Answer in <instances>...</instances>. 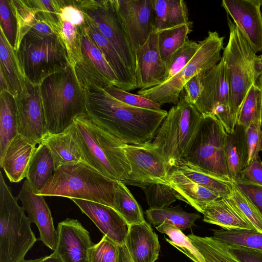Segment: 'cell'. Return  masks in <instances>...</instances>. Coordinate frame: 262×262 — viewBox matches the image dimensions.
<instances>
[{
  "label": "cell",
  "instance_id": "4fadbf2b",
  "mask_svg": "<svg viewBox=\"0 0 262 262\" xmlns=\"http://www.w3.org/2000/svg\"><path fill=\"white\" fill-rule=\"evenodd\" d=\"M150 143L143 145L125 143L123 145L131 168L128 176L123 181L125 185L142 189L154 183L168 185L167 180L172 168Z\"/></svg>",
  "mask_w": 262,
  "mask_h": 262
},
{
  "label": "cell",
  "instance_id": "f546056e",
  "mask_svg": "<svg viewBox=\"0 0 262 262\" xmlns=\"http://www.w3.org/2000/svg\"><path fill=\"white\" fill-rule=\"evenodd\" d=\"M81 60L88 67L105 77L111 84L119 88L118 79L103 53L90 37L84 24L80 27Z\"/></svg>",
  "mask_w": 262,
  "mask_h": 262
},
{
  "label": "cell",
  "instance_id": "836d02e7",
  "mask_svg": "<svg viewBox=\"0 0 262 262\" xmlns=\"http://www.w3.org/2000/svg\"><path fill=\"white\" fill-rule=\"evenodd\" d=\"M145 215L148 222L155 227L165 223L181 230L194 226L195 221L201 217L199 213L185 211L180 206L149 208L146 210Z\"/></svg>",
  "mask_w": 262,
  "mask_h": 262
},
{
  "label": "cell",
  "instance_id": "277c9868",
  "mask_svg": "<svg viewBox=\"0 0 262 262\" xmlns=\"http://www.w3.org/2000/svg\"><path fill=\"white\" fill-rule=\"evenodd\" d=\"M74 122L81 146L89 165L113 180L123 182L131 168L123 145L86 113Z\"/></svg>",
  "mask_w": 262,
  "mask_h": 262
},
{
  "label": "cell",
  "instance_id": "6f0895ef",
  "mask_svg": "<svg viewBox=\"0 0 262 262\" xmlns=\"http://www.w3.org/2000/svg\"><path fill=\"white\" fill-rule=\"evenodd\" d=\"M118 262H134L124 244L118 245Z\"/></svg>",
  "mask_w": 262,
  "mask_h": 262
},
{
  "label": "cell",
  "instance_id": "ee69618b",
  "mask_svg": "<svg viewBox=\"0 0 262 262\" xmlns=\"http://www.w3.org/2000/svg\"><path fill=\"white\" fill-rule=\"evenodd\" d=\"M143 189L149 208L168 207L177 199L172 189L166 184L154 183Z\"/></svg>",
  "mask_w": 262,
  "mask_h": 262
},
{
  "label": "cell",
  "instance_id": "8fae6325",
  "mask_svg": "<svg viewBox=\"0 0 262 262\" xmlns=\"http://www.w3.org/2000/svg\"><path fill=\"white\" fill-rule=\"evenodd\" d=\"M73 2L112 43L126 67L136 78V52L121 22L116 0H83Z\"/></svg>",
  "mask_w": 262,
  "mask_h": 262
},
{
  "label": "cell",
  "instance_id": "681fc988",
  "mask_svg": "<svg viewBox=\"0 0 262 262\" xmlns=\"http://www.w3.org/2000/svg\"><path fill=\"white\" fill-rule=\"evenodd\" d=\"M30 2L40 16L61 30L59 13L63 1L34 0Z\"/></svg>",
  "mask_w": 262,
  "mask_h": 262
},
{
  "label": "cell",
  "instance_id": "8992f818",
  "mask_svg": "<svg viewBox=\"0 0 262 262\" xmlns=\"http://www.w3.org/2000/svg\"><path fill=\"white\" fill-rule=\"evenodd\" d=\"M227 19L229 37L222 58L227 73L230 111L236 124L247 94L259 74L258 56L228 15Z\"/></svg>",
  "mask_w": 262,
  "mask_h": 262
},
{
  "label": "cell",
  "instance_id": "f6af8a7d",
  "mask_svg": "<svg viewBox=\"0 0 262 262\" xmlns=\"http://www.w3.org/2000/svg\"><path fill=\"white\" fill-rule=\"evenodd\" d=\"M61 32L72 64L81 58L80 27L67 20H60Z\"/></svg>",
  "mask_w": 262,
  "mask_h": 262
},
{
  "label": "cell",
  "instance_id": "91938a15",
  "mask_svg": "<svg viewBox=\"0 0 262 262\" xmlns=\"http://www.w3.org/2000/svg\"><path fill=\"white\" fill-rule=\"evenodd\" d=\"M0 82H1V91H5L10 93V89L8 84L7 80L2 71L0 69Z\"/></svg>",
  "mask_w": 262,
  "mask_h": 262
},
{
  "label": "cell",
  "instance_id": "f1b7e54d",
  "mask_svg": "<svg viewBox=\"0 0 262 262\" xmlns=\"http://www.w3.org/2000/svg\"><path fill=\"white\" fill-rule=\"evenodd\" d=\"M191 181L209 189L221 198L232 195L233 181L203 170L181 159L174 166Z\"/></svg>",
  "mask_w": 262,
  "mask_h": 262
},
{
  "label": "cell",
  "instance_id": "3957f363",
  "mask_svg": "<svg viewBox=\"0 0 262 262\" xmlns=\"http://www.w3.org/2000/svg\"><path fill=\"white\" fill-rule=\"evenodd\" d=\"M47 132L59 133L86 113V99L71 64L47 77L39 85Z\"/></svg>",
  "mask_w": 262,
  "mask_h": 262
},
{
  "label": "cell",
  "instance_id": "db71d44e",
  "mask_svg": "<svg viewBox=\"0 0 262 262\" xmlns=\"http://www.w3.org/2000/svg\"><path fill=\"white\" fill-rule=\"evenodd\" d=\"M201 74L189 79L185 84L182 90L184 93L182 96L187 103L192 105L197 102L202 91Z\"/></svg>",
  "mask_w": 262,
  "mask_h": 262
},
{
  "label": "cell",
  "instance_id": "d4e9b609",
  "mask_svg": "<svg viewBox=\"0 0 262 262\" xmlns=\"http://www.w3.org/2000/svg\"><path fill=\"white\" fill-rule=\"evenodd\" d=\"M203 221L226 230H255L232 199L221 198L203 209Z\"/></svg>",
  "mask_w": 262,
  "mask_h": 262
},
{
  "label": "cell",
  "instance_id": "9c48e42d",
  "mask_svg": "<svg viewBox=\"0 0 262 262\" xmlns=\"http://www.w3.org/2000/svg\"><path fill=\"white\" fill-rule=\"evenodd\" d=\"M224 39L216 31H208L207 36L198 42V50L192 58L179 73L156 86L139 90L138 95L161 105L176 104L185 84L189 79L210 71L221 61Z\"/></svg>",
  "mask_w": 262,
  "mask_h": 262
},
{
  "label": "cell",
  "instance_id": "03108f58",
  "mask_svg": "<svg viewBox=\"0 0 262 262\" xmlns=\"http://www.w3.org/2000/svg\"><path fill=\"white\" fill-rule=\"evenodd\" d=\"M260 10H261V13L262 15V0H260Z\"/></svg>",
  "mask_w": 262,
  "mask_h": 262
},
{
  "label": "cell",
  "instance_id": "d6986e66",
  "mask_svg": "<svg viewBox=\"0 0 262 262\" xmlns=\"http://www.w3.org/2000/svg\"><path fill=\"white\" fill-rule=\"evenodd\" d=\"M136 57L137 89H150L165 81L166 65L160 54L156 31H154L146 42L136 51Z\"/></svg>",
  "mask_w": 262,
  "mask_h": 262
},
{
  "label": "cell",
  "instance_id": "6da1fadb",
  "mask_svg": "<svg viewBox=\"0 0 262 262\" xmlns=\"http://www.w3.org/2000/svg\"><path fill=\"white\" fill-rule=\"evenodd\" d=\"M86 113L123 143L143 145L151 142L168 112L125 104L96 86L83 88Z\"/></svg>",
  "mask_w": 262,
  "mask_h": 262
},
{
  "label": "cell",
  "instance_id": "484cf974",
  "mask_svg": "<svg viewBox=\"0 0 262 262\" xmlns=\"http://www.w3.org/2000/svg\"><path fill=\"white\" fill-rule=\"evenodd\" d=\"M84 26L90 37L101 50L116 74L119 82L118 88L127 92L137 89L136 78L126 67L115 48L101 33L95 24L86 16Z\"/></svg>",
  "mask_w": 262,
  "mask_h": 262
},
{
  "label": "cell",
  "instance_id": "4dcf8cb0",
  "mask_svg": "<svg viewBox=\"0 0 262 262\" xmlns=\"http://www.w3.org/2000/svg\"><path fill=\"white\" fill-rule=\"evenodd\" d=\"M0 58V69L7 80L10 93L16 96L24 88L26 80L20 70L14 49L9 43L1 29Z\"/></svg>",
  "mask_w": 262,
  "mask_h": 262
},
{
  "label": "cell",
  "instance_id": "680465c9",
  "mask_svg": "<svg viewBox=\"0 0 262 262\" xmlns=\"http://www.w3.org/2000/svg\"><path fill=\"white\" fill-rule=\"evenodd\" d=\"M256 83L259 90V102L260 107V124L262 128V70L260 71Z\"/></svg>",
  "mask_w": 262,
  "mask_h": 262
},
{
  "label": "cell",
  "instance_id": "f5cc1de1",
  "mask_svg": "<svg viewBox=\"0 0 262 262\" xmlns=\"http://www.w3.org/2000/svg\"><path fill=\"white\" fill-rule=\"evenodd\" d=\"M59 18L61 21H69L77 27H81L85 23L84 15L73 4V1H63L60 10Z\"/></svg>",
  "mask_w": 262,
  "mask_h": 262
},
{
  "label": "cell",
  "instance_id": "5bb4252c",
  "mask_svg": "<svg viewBox=\"0 0 262 262\" xmlns=\"http://www.w3.org/2000/svg\"><path fill=\"white\" fill-rule=\"evenodd\" d=\"M14 97L18 134L40 143L47 130L39 85L26 81L23 90Z\"/></svg>",
  "mask_w": 262,
  "mask_h": 262
},
{
  "label": "cell",
  "instance_id": "5b68a950",
  "mask_svg": "<svg viewBox=\"0 0 262 262\" xmlns=\"http://www.w3.org/2000/svg\"><path fill=\"white\" fill-rule=\"evenodd\" d=\"M15 51L25 79L34 85H39L72 64L61 34L43 35L30 30Z\"/></svg>",
  "mask_w": 262,
  "mask_h": 262
},
{
  "label": "cell",
  "instance_id": "e575fe53",
  "mask_svg": "<svg viewBox=\"0 0 262 262\" xmlns=\"http://www.w3.org/2000/svg\"><path fill=\"white\" fill-rule=\"evenodd\" d=\"M192 27V23L189 21L187 24L157 32L160 54L165 63L188 39Z\"/></svg>",
  "mask_w": 262,
  "mask_h": 262
},
{
  "label": "cell",
  "instance_id": "f907efd6",
  "mask_svg": "<svg viewBox=\"0 0 262 262\" xmlns=\"http://www.w3.org/2000/svg\"><path fill=\"white\" fill-rule=\"evenodd\" d=\"M246 135L248 148V165L255 157L259 156L260 151L261 127L260 122L251 123L246 128Z\"/></svg>",
  "mask_w": 262,
  "mask_h": 262
},
{
  "label": "cell",
  "instance_id": "ac0fdd59",
  "mask_svg": "<svg viewBox=\"0 0 262 262\" xmlns=\"http://www.w3.org/2000/svg\"><path fill=\"white\" fill-rule=\"evenodd\" d=\"M222 6L255 52H261L260 0H223Z\"/></svg>",
  "mask_w": 262,
  "mask_h": 262
},
{
  "label": "cell",
  "instance_id": "2e32d148",
  "mask_svg": "<svg viewBox=\"0 0 262 262\" xmlns=\"http://www.w3.org/2000/svg\"><path fill=\"white\" fill-rule=\"evenodd\" d=\"M37 192L26 179L16 198L27 211L30 222L37 227L39 239L54 251L57 244V231L54 227L51 212L44 196L36 193Z\"/></svg>",
  "mask_w": 262,
  "mask_h": 262
},
{
  "label": "cell",
  "instance_id": "f35d334b",
  "mask_svg": "<svg viewBox=\"0 0 262 262\" xmlns=\"http://www.w3.org/2000/svg\"><path fill=\"white\" fill-rule=\"evenodd\" d=\"M160 232L167 235L166 241L181 251L193 262H205L198 249L193 245L189 238L179 228L165 223L155 227Z\"/></svg>",
  "mask_w": 262,
  "mask_h": 262
},
{
  "label": "cell",
  "instance_id": "7c38bea8",
  "mask_svg": "<svg viewBox=\"0 0 262 262\" xmlns=\"http://www.w3.org/2000/svg\"><path fill=\"white\" fill-rule=\"evenodd\" d=\"M201 81L202 91L193 106L202 115H211L216 117L227 133L232 132L236 122L230 111L229 86L222 58L213 68L201 74Z\"/></svg>",
  "mask_w": 262,
  "mask_h": 262
},
{
  "label": "cell",
  "instance_id": "ba28073f",
  "mask_svg": "<svg viewBox=\"0 0 262 262\" xmlns=\"http://www.w3.org/2000/svg\"><path fill=\"white\" fill-rule=\"evenodd\" d=\"M202 114L180 96L150 142L151 146L171 168L182 159L198 130Z\"/></svg>",
  "mask_w": 262,
  "mask_h": 262
},
{
  "label": "cell",
  "instance_id": "7dc6e473",
  "mask_svg": "<svg viewBox=\"0 0 262 262\" xmlns=\"http://www.w3.org/2000/svg\"><path fill=\"white\" fill-rule=\"evenodd\" d=\"M107 93L128 105L140 108L161 109V105L154 101L110 84L103 89Z\"/></svg>",
  "mask_w": 262,
  "mask_h": 262
},
{
  "label": "cell",
  "instance_id": "7a4b0ae2",
  "mask_svg": "<svg viewBox=\"0 0 262 262\" xmlns=\"http://www.w3.org/2000/svg\"><path fill=\"white\" fill-rule=\"evenodd\" d=\"M118 182L105 177L86 163L67 164L56 168L37 194L89 201L117 210Z\"/></svg>",
  "mask_w": 262,
  "mask_h": 262
},
{
  "label": "cell",
  "instance_id": "cb8c5ba5",
  "mask_svg": "<svg viewBox=\"0 0 262 262\" xmlns=\"http://www.w3.org/2000/svg\"><path fill=\"white\" fill-rule=\"evenodd\" d=\"M167 182L177 199L186 202L201 213L207 204L221 198L190 180L176 167L170 171Z\"/></svg>",
  "mask_w": 262,
  "mask_h": 262
},
{
  "label": "cell",
  "instance_id": "ffe728a7",
  "mask_svg": "<svg viewBox=\"0 0 262 262\" xmlns=\"http://www.w3.org/2000/svg\"><path fill=\"white\" fill-rule=\"evenodd\" d=\"M81 212L87 215L101 232L117 245L125 243L129 226L112 207L89 201L72 199Z\"/></svg>",
  "mask_w": 262,
  "mask_h": 262
},
{
  "label": "cell",
  "instance_id": "1f68e13d",
  "mask_svg": "<svg viewBox=\"0 0 262 262\" xmlns=\"http://www.w3.org/2000/svg\"><path fill=\"white\" fill-rule=\"evenodd\" d=\"M18 134L15 97L10 93H0V159Z\"/></svg>",
  "mask_w": 262,
  "mask_h": 262
},
{
  "label": "cell",
  "instance_id": "e7e4bbea",
  "mask_svg": "<svg viewBox=\"0 0 262 262\" xmlns=\"http://www.w3.org/2000/svg\"><path fill=\"white\" fill-rule=\"evenodd\" d=\"M260 151H262V128H261V143H260Z\"/></svg>",
  "mask_w": 262,
  "mask_h": 262
},
{
  "label": "cell",
  "instance_id": "9a60e30c",
  "mask_svg": "<svg viewBox=\"0 0 262 262\" xmlns=\"http://www.w3.org/2000/svg\"><path fill=\"white\" fill-rule=\"evenodd\" d=\"M117 9L129 42L137 51L155 31L152 0H116Z\"/></svg>",
  "mask_w": 262,
  "mask_h": 262
},
{
  "label": "cell",
  "instance_id": "816d5d0a",
  "mask_svg": "<svg viewBox=\"0 0 262 262\" xmlns=\"http://www.w3.org/2000/svg\"><path fill=\"white\" fill-rule=\"evenodd\" d=\"M238 180L262 186V162L259 156L255 157L240 173Z\"/></svg>",
  "mask_w": 262,
  "mask_h": 262
},
{
  "label": "cell",
  "instance_id": "9f6ffc18",
  "mask_svg": "<svg viewBox=\"0 0 262 262\" xmlns=\"http://www.w3.org/2000/svg\"><path fill=\"white\" fill-rule=\"evenodd\" d=\"M229 249L241 262H262V251L244 247Z\"/></svg>",
  "mask_w": 262,
  "mask_h": 262
},
{
  "label": "cell",
  "instance_id": "d590c367",
  "mask_svg": "<svg viewBox=\"0 0 262 262\" xmlns=\"http://www.w3.org/2000/svg\"><path fill=\"white\" fill-rule=\"evenodd\" d=\"M187 236L203 255L205 262H241L226 245L212 237H202L193 234Z\"/></svg>",
  "mask_w": 262,
  "mask_h": 262
},
{
  "label": "cell",
  "instance_id": "7402d4cb",
  "mask_svg": "<svg viewBox=\"0 0 262 262\" xmlns=\"http://www.w3.org/2000/svg\"><path fill=\"white\" fill-rule=\"evenodd\" d=\"M38 143L17 134L0 159V166L10 182L18 183L26 178Z\"/></svg>",
  "mask_w": 262,
  "mask_h": 262
},
{
  "label": "cell",
  "instance_id": "8d00e7d4",
  "mask_svg": "<svg viewBox=\"0 0 262 262\" xmlns=\"http://www.w3.org/2000/svg\"><path fill=\"white\" fill-rule=\"evenodd\" d=\"M212 237L229 248L244 247L262 251V233L255 230H215Z\"/></svg>",
  "mask_w": 262,
  "mask_h": 262
},
{
  "label": "cell",
  "instance_id": "11a10c76",
  "mask_svg": "<svg viewBox=\"0 0 262 262\" xmlns=\"http://www.w3.org/2000/svg\"><path fill=\"white\" fill-rule=\"evenodd\" d=\"M235 182L241 190L262 212V186L239 180H236Z\"/></svg>",
  "mask_w": 262,
  "mask_h": 262
},
{
  "label": "cell",
  "instance_id": "e0dca14e",
  "mask_svg": "<svg viewBox=\"0 0 262 262\" xmlns=\"http://www.w3.org/2000/svg\"><path fill=\"white\" fill-rule=\"evenodd\" d=\"M54 251L63 262H90L93 244L89 232L76 219L68 218L58 224Z\"/></svg>",
  "mask_w": 262,
  "mask_h": 262
},
{
  "label": "cell",
  "instance_id": "b9f144b4",
  "mask_svg": "<svg viewBox=\"0 0 262 262\" xmlns=\"http://www.w3.org/2000/svg\"><path fill=\"white\" fill-rule=\"evenodd\" d=\"M231 198L255 230L262 233V212L235 182Z\"/></svg>",
  "mask_w": 262,
  "mask_h": 262
},
{
  "label": "cell",
  "instance_id": "603a6c76",
  "mask_svg": "<svg viewBox=\"0 0 262 262\" xmlns=\"http://www.w3.org/2000/svg\"><path fill=\"white\" fill-rule=\"evenodd\" d=\"M124 244L134 262H155L158 258V237L146 221L129 226Z\"/></svg>",
  "mask_w": 262,
  "mask_h": 262
},
{
  "label": "cell",
  "instance_id": "c3c4849f",
  "mask_svg": "<svg viewBox=\"0 0 262 262\" xmlns=\"http://www.w3.org/2000/svg\"><path fill=\"white\" fill-rule=\"evenodd\" d=\"M118 245L105 235L91 249L90 262H118Z\"/></svg>",
  "mask_w": 262,
  "mask_h": 262
},
{
  "label": "cell",
  "instance_id": "d6a6232c",
  "mask_svg": "<svg viewBox=\"0 0 262 262\" xmlns=\"http://www.w3.org/2000/svg\"><path fill=\"white\" fill-rule=\"evenodd\" d=\"M55 170L54 162L46 146L38 144L30 162L26 179L38 192L51 178Z\"/></svg>",
  "mask_w": 262,
  "mask_h": 262
},
{
  "label": "cell",
  "instance_id": "83f0119b",
  "mask_svg": "<svg viewBox=\"0 0 262 262\" xmlns=\"http://www.w3.org/2000/svg\"><path fill=\"white\" fill-rule=\"evenodd\" d=\"M156 32L187 24L188 11L183 0H152Z\"/></svg>",
  "mask_w": 262,
  "mask_h": 262
},
{
  "label": "cell",
  "instance_id": "94428289",
  "mask_svg": "<svg viewBox=\"0 0 262 262\" xmlns=\"http://www.w3.org/2000/svg\"><path fill=\"white\" fill-rule=\"evenodd\" d=\"M42 262H63L58 254L54 251L51 254L44 256Z\"/></svg>",
  "mask_w": 262,
  "mask_h": 262
},
{
  "label": "cell",
  "instance_id": "4316f807",
  "mask_svg": "<svg viewBox=\"0 0 262 262\" xmlns=\"http://www.w3.org/2000/svg\"><path fill=\"white\" fill-rule=\"evenodd\" d=\"M225 151L230 178L234 182L248 165V148L245 127L236 124L233 132L227 134Z\"/></svg>",
  "mask_w": 262,
  "mask_h": 262
},
{
  "label": "cell",
  "instance_id": "6125c7cd",
  "mask_svg": "<svg viewBox=\"0 0 262 262\" xmlns=\"http://www.w3.org/2000/svg\"><path fill=\"white\" fill-rule=\"evenodd\" d=\"M258 67L260 73L262 70V51L261 54L258 56Z\"/></svg>",
  "mask_w": 262,
  "mask_h": 262
},
{
  "label": "cell",
  "instance_id": "74e56055",
  "mask_svg": "<svg viewBox=\"0 0 262 262\" xmlns=\"http://www.w3.org/2000/svg\"><path fill=\"white\" fill-rule=\"evenodd\" d=\"M117 210L129 226L145 222L141 207L126 185L118 182L116 190Z\"/></svg>",
  "mask_w": 262,
  "mask_h": 262
},
{
  "label": "cell",
  "instance_id": "be15d7a7",
  "mask_svg": "<svg viewBox=\"0 0 262 262\" xmlns=\"http://www.w3.org/2000/svg\"><path fill=\"white\" fill-rule=\"evenodd\" d=\"M43 257L36 258L35 259H29V260H25L23 262H42L43 260Z\"/></svg>",
  "mask_w": 262,
  "mask_h": 262
},
{
  "label": "cell",
  "instance_id": "60d3db41",
  "mask_svg": "<svg viewBox=\"0 0 262 262\" xmlns=\"http://www.w3.org/2000/svg\"><path fill=\"white\" fill-rule=\"evenodd\" d=\"M16 17L18 26L15 51L23 36L30 30L35 18L37 10L32 6L30 1L10 0Z\"/></svg>",
  "mask_w": 262,
  "mask_h": 262
},
{
  "label": "cell",
  "instance_id": "30bf717a",
  "mask_svg": "<svg viewBox=\"0 0 262 262\" xmlns=\"http://www.w3.org/2000/svg\"><path fill=\"white\" fill-rule=\"evenodd\" d=\"M221 122L211 115H202L198 130L183 160L233 181L225 151L227 135Z\"/></svg>",
  "mask_w": 262,
  "mask_h": 262
},
{
  "label": "cell",
  "instance_id": "7bdbcfd3",
  "mask_svg": "<svg viewBox=\"0 0 262 262\" xmlns=\"http://www.w3.org/2000/svg\"><path fill=\"white\" fill-rule=\"evenodd\" d=\"M198 48V42L188 39L184 46L173 54L166 63L167 73L165 81L173 77L188 63Z\"/></svg>",
  "mask_w": 262,
  "mask_h": 262
},
{
  "label": "cell",
  "instance_id": "bcb514c9",
  "mask_svg": "<svg viewBox=\"0 0 262 262\" xmlns=\"http://www.w3.org/2000/svg\"><path fill=\"white\" fill-rule=\"evenodd\" d=\"M1 29L14 49L18 31L16 17L10 0H0Z\"/></svg>",
  "mask_w": 262,
  "mask_h": 262
},
{
  "label": "cell",
  "instance_id": "44dd1931",
  "mask_svg": "<svg viewBox=\"0 0 262 262\" xmlns=\"http://www.w3.org/2000/svg\"><path fill=\"white\" fill-rule=\"evenodd\" d=\"M40 143L50 150L55 169L62 165L71 164L84 163L89 165L82 150L74 122L59 133L47 132Z\"/></svg>",
  "mask_w": 262,
  "mask_h": 262
},
{
  "label": "cell",
  "instance_id": "52a82bcc",
  "mask_svg": "<svg viewBox=\"0 0 262 262\" xmlns=\"http://www.w3.org/2000/svg\"><path fill=\"white\" fill-rule=\"evenodd\" d=\"M0 172V262H23L37 241L31 222Z\"/></svg>",
  "mask_w": 262,
  "mask_h": 262
},
{
  "label": "cell",
  "instance_id": "ab89813d",
  "mask_svg": "<svg viewBox=\"0 0 262 262\" xmlns=\"http://www.w3.org/2000/svg\"><path fill=\"white\" fill-rule=\"evenodd\" d=\"M259 90L255 83L250 89L238 113L236 124L247 128L251 123L260 122Z\"/></svg>",
  "mask_w": 262,
  "mask_h": 262
}]
</instances>
